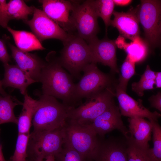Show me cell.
I'll list each match as a JSON object with an SVG mask.
<instances>
[{
	"instance_id": "obj_1",
	"label": "cell",
	"mask_w": 161,
	"mask_h": 161,
	"mask_svg": "<svg viewBox=\"0 0 161 161\" xmlns=\"http://www.w3.org/2000/svg\"><path fill=\"white\" fill-rule=\"evenodd\" d=\"M63 68L58 58H49L42 70L38 82L42 83L43 94L61 99L70 109L79 103L75 97L73 78Z\"/></svg>"
},
{
	"instance_id": "obj_2",
	"label": "cell",
	"mask_w": 161,
	"mask_h": 161,
	"mask_svg": "<svg viewBox=\"0 0 161 161\" xmlns=\"http://www.w3.org/2000/svg\"><path fill=\"white\" fill-rule=\"evenodd\" d=\"M63 44L58 61L73 78L80 79L84 68L90 63H95L90 48L84 40L72 33Z\"/></svg>"
},
{
	"instance_id": "obj_3",
	"label": "cell",
	"mask_w": 161,
	"mask_h": 161,
	"mask_svg": "<svg viewBox=\"0 0 161 161\" xmlns=\"http://www.w3.org/2000/svg\"><path fill=\"white\" fill-rule=\"evenodd\" d=\"M38 100V107L32 121L33 131L52 130L65 126L68 108L56 98L48 95L43 94Z\"/></svg>"
},
{
	"instance_id": "obj_4",
	"label": "cell",
	"mask_w": 161,
	"mask_h": 161,
	"mask_svg": "<svg viewBox=\"0 0 161 161\" xmlns=\"http://www.w3.org/2000/svg\"><path fill=\"white\" fill-rule=\"evenodd\" d=\"M65 126L49 131H33L30 134L27 147L29 160L39 161L60 152L66 140Z\"/></svg>"
},
{
	"instance_id": "obj_5",
	"label": "cell",
	"mask_w": 161,
	"mask_h": 161,
	"mask_svg": "<svg viewBox=\"0 0 161 161\" xmlns=\"http://www.w3.org/2000/svg\"><path fill=\"white\" fill-rule=\"evenodd\" d=\"M113 87L86 98L85 102L78 107L69 109L67 119L79 123L90 124L98 116L114 103L115 92Z\"/></svg>"
},
{
	"instance_id": "obj_6",
	"label": "cell",
	"mask_w": 161,
	"mask_h": 161,
	"mask_svg": "<svg viewBox=\"0 0 161 161\" xmlns=\"http://www.w3.org/2000/svg\"><path fill=\"white\" fill-rule=\"evenodd\" d=\"M65 129V141L89 161H93V156L99 139L90 125L67 119Z\"/></svg>"
},
{
	"instance_id": "obj_7",
	"label": "cell",
	"mask_w": 161,
	"mask_h": 161,
	"mask_svg": "<svg viewBox=\"0 0 161 161\" xmlns=\"http://www.w3.org/2000/svg\"><path fill=\"white\" fill-rule=\"evenodd\" d=\"M137 9V16L143 29L146 41L153 47H158L161 40V1L141 0Z\"/></svg>"
},
{
	"instance_id": "obj_8",
	"label": "cell",
	"mask_w": 161,
	"mask_h": 161,
	"mask_svg": "<svg viewBox=\"0 0 161 161\" xmlns=\"http://www.w3.org/2000/svg\"><path fill=\"white\" fill-rule=\"evenodd\" d=\"M83 72V75L75 84V96L78 103L83 98H87L114 86L112 75L100 70L96 63L89 64Z\"/></svg>"
},
{
	"instance_id": "obj_9",
	"label": "cell",
	"mask_w": 161,
	"mask_h": 161,
	"mask_svg": "<svg viewBox=\"0 0 161 161\" xmlns=\"http://www.w3.org/2000/svg\"><path fill=\"white\" fill-rule=\"evenodd\" d=\"M97 17L92 0H86L80 4L74 3L72 20L77 35L88 43L97 37L99 28Z\"/></svg>"
},
{
	"instance_id": "obj_10",
	"label": "cell",
	"mask_w": 161,
	"mask_h": 161,
	"mask_svg": "<svg viewBox=\"0 0 161 161\" xmlns=\"http://www.w3.org/2000/svg\"><path fill=\"white\" fill-rule=\"evenodd\" d=\"M32 19L23 21L28 25L39 40L54 38L63 43L69 37L70 33L65 31L58 24L49 18L43 11L34 7Z\"/></svg>"
},
{
	"instance_id": "obj_11",
	"label": "cell",
	"mask_w": 161,
	"mask_h": 161,
	"mask_svg": "<svg viewBox=\"0 0 161 161\" xmlns=\"http://www.w3.org/2000/svg\"><path fill=\"white\" fill-rule=\"evenodd\" d=\"M118 107L114 103L89 124L97 135L101 137L115 129H117L126 139L132 136L123 123Z\"/></svg>"
},
{
	"instance_id": "obj_12",
	"label": "cell",
	"mask_w": 161,
	"mask_h": 161,
	"mask_svg": "<svg viewBox=\"0 0 161 161\" xmlns=\"http://www.w3.org/2000/svg\"><path fill=\"white\" fill-rule=\"evenodd\" d=\"M126 139L111 137L99 139L93 161H128Z\"/></svg>"
},
{
	"instance_id": "obj_13",
	"label": "cell",
	"mask_w": 161,
	"mask_h": 161,
	"mask_svg": "<svg viewBox=\"0 0 161 161\" xmlns=\"http://www.w3.org/2000/svg\"><path fill=\"white\" fill-rule=\"evenodd\" d=\"M43 11L51 19L65 31L71 32L75 29L72 20L74 3L64 0L39 1Z\"/></svg>"
},
{
	"instance_id": "obj_14",
	"label": "cell",
	"mask_w": 161,
	"mask_h": 161,
	"mask_svg": "<svg viewBox=\"0 0 161 161\" xmlns=\"http://www.w3.org/2000/svg\"><path fill=\"white\" fill-rule=\"evenodd\" d=\"M115 96L117 99L121 114L129 118H147L149 121H157L161 114L156 111L152 112L145 108L141 99L136 100L125 92L116 86Z\"/></svg>"
},
{
	"instance_id": "obj_15",
	"label": "cell",
	"mask_w": 161,
	"mask_h": 161,
	"mask_svg": "<svg viewBox=\"0 0 161 161\" xmlns=\"http://www.w3.org/2000/svg\"><path fill=\"white\" fill-rule=\"evenodd\" d=\"M94 62L109 66L111 73H119L117 64L116 45L115 41L105 38L100 40L97 37L88 43Z\"/></svg>"
},
{
	"instance_id": "obj_16",
	"label": "cell",
	"mask_w": 161,
	"mask_h": 161,
	"mask_svg": "<svg viewBox=\"0 0 161 161\" xmlns=\"http://www.w3.org/2000/svg\"><path fill=\"white\" fill-rule=\"evenodd\" d=\"M12 56L17 66L32 78L38 82L45 62L36 55L24 52L14 45L9 44Z\"/></svg>"
},
{
	"instance_id": "obj_17",
	"label": "cell",
	"mask_w": 161,
	"mask_h": 161,
	"mask_svg": "<svg viewBox=\"0 0 161 161\" xmlns=\"http://www.w3.org/2000/svg\"><path fill=\"white\" fill-rule=\"evenodd\" d=\"M137 9H131L127 12L114 11V18L111 22V25L118 30L120 35L132 41L139 36L140 32Z\"/></svg>"
},
{
	"instance_id": "obj_18",
	"label": "cell",
	"mask_w": 161,
	"mask_h": 161,
	"mask_svg": "<svg viewBox=\"0 0 161 161\" xmlns=\"http://www.w3.org/2000/svg\"><path fill=\"white\" fill-rule=\"evenodd\" d=\"M34 6L27 5L23 0H12L7 3L0 0V26L7 28L9 22L12 19L27 20L33 13Z\"/></svg>"
},
{
	"instance_id": "obj_19",
	"label": "cell",
	"mask_w": 161,
	"mask_h": 161,
	"mask_svg": "<svg viewBox=\"0 0 161 161\" xmlns=\"http://www.w3.org/2000/svg\"><path fill=\"white\" fill-rule=\"evenodd\" d=\"M4 74L1 80L2 86L12 87L19 89L21 93L24 95L27 93L28 86L37 82L25 73L17 65L4 64Z\"/></svg>"
},
{
	"instance_id": "obj_20",
	"label": "cell",
	"mask_w": 161,
	"mask_h": 161,
	"mask_svg": "<svg viewBox=\"0 0 161 161\" xmlns=\"http://www.w3.org/2000/svg\"><path fill=\"white\" fill-rule=\"evenodd\" d=\"M128 121V130L136 143L145 150L148 149L152 129L151 122L140 117L129 118Z\"/></svg>"
},
{
	"instance_id": "obj_21",
	"label": "cell",
	"mask_w": 161,
	"mask_h": 161,
	"mask_svg": "<svg viewBox=\"0 0 161 161\" xmlns=\"http://www.w3.org/2000/svg\"><path fill=\"white\" fill-rule=\"evenodd\" d=\"M38 104V100L32 98L27 93L24 95L22 110L17 118L18 134H30L32 119Z\"/></svg>"
},
{
	"instance_id": "obj_22",
	"label": "cell",
	"mask_w": 161,
	"mask_h": 161,
	"mask_svg": "<svg viewBox=\"0 0 161 161\" xmlns=\"http://www.w3.org/2000/svg\"><path fill=\"white\" fill-rule=\"evenodd\" d=\"M7 29L12 35L16 47L21 50L28 52L45 49L34 34L24 31L15 30L8 26Z\"/></svg>"
},
{
	"instance_id": "obj_23",
	"label": "cell",
	"mask_w": 161,
	"mask_h": 161,
	"mask_svg": "<svg viewBox=\"0 0 161 161\" xmlns=\"http://www.w3.org/2000/svg\"><path fill=\"white\" fill-rule=\"evenodd\" d=\"M148 43L139 36L135 38L130 43L124 41L120 49H123L127 54V56L135 63L143 60L148 52Z\"/></svg>"
},
{
	"instance_id": "obj_24",
	"label": "cell",
	"mask_w": 161,
	"mask_h": 161,
	"mask_svg": "<svg viewBox=\"0 0 161 161\" xmlns=\"http://www.w3.org/2000/svg\"><path fill=\"white\" fill-rule=\"evenodd\" d=\"M22 104L15 97L0 95V125L8 123L17 124L18 119L15 115L14 109L16 106Z\"/></svg>"
},
{
	"instance_id": "obj_25",
	"label": "cell",
	"mask_w": 161,
	"mask_h": 161,
	"mask_svg": "<svg viewBox=\"0 0 161 161\" xmlns=\"http://www.w3.org/2000/svg\"><path fill=\"white\" fill-rule=\"evenodd\" d=\"M92 2L97 17L101 18L104 21L107 32L108 27L111 25V18L114 12L115 4L113 0H92Z\"/></svg>"
},
{
	"instance_id": "obj_26",
	"label": "cell",
	"mask_w": 161,
	"mask_h": 161,
	"mask_svg": "<svg viewBox=\"0 0 161 161\" xmlns=\"http://www.w3.org/2000/svg\"><path fill=\"white\" fill-rule=\"evenodd\" d=\"M149 121L152 125L153 147L147 150V153L151 161H161V127L157 121Z\"/></svg>"
},
{
	"instance_id": "obj_27",
	"label": "cell",
	"mask_w": 161,
	"mask_h": 161,
	"mask_svg": "<svg viewBox=\"0 0 161 161\" xmlns=\"http://www.w3.org/2000/svg\"><path fill=\"white\" fill-rule=\"evenodd\" d=\"M120 71L119 83L116 85V87L126 92L129 80L136 73L135 63L126 56L121 66Z\"/></svg>"
},
{
	"instance_id": "obj_28",
	"label": "cell",
	"mask_w": 161,
	"mask_h": 161,
	"mask_svg": "<svg viewBox=\"0 0 161 161\" xmlns=\"http://www.w3.org/2000/svg\"><path fill=\"white\" fill-rule=\"evenodd\" d=\"M126 139L128 161H151L147 154V150L142 148L136 143L133 136Z\"/></svg>"
},
{
	"instance_id": "obj_29",
	"label": "cell",
	"mask_w": 161,
	"mask_h": 161,
	"mask_svg": "<svg viewBox=\"0 0 161 161\" xmlns=\"http://www.w3.org/2000/svg\"><path fill=\"white\" fill-rule=\"evenodd\" d=\"M30 134H18L15 150L10 161H27V147Z\"/></svg>"
},
{
	"instance_id": "obj_30",
	"label": "cell",
	"mask_w": 161,
	"mask_h": 161,
	"mask_svg": "<svg viewBox=\"0 0 161 161\" xmlns=\"http://www.w3.org/2000/svg\"><path fill=\"white\" fill-rule=\"evenodd\" d=\"M54 157L55 161H90L66 141L61 151Z\"/></svg>"
},
{
	"instance_id": "obj_31",
	"label": "cell",
	"mask_w": 161,
	"mask_h": 161,
	"mask_svg": "<svg viewBox=\"0 0 161 161\" xmlns=\"http://www.w3.org/2000/svg\"><path fill=\"white\" fill-rule=\"evenodd\" d=\"M155 84L154 80L140 79L138 82H134L131 84L132 89L139 96L144 95L145 90L153 89Z\"/></svg>"
},
{
	"instance_id": "obj_32",
	"label": "cell",
	"mask_w": 161,
	"mask_h": 161,
	"mask_svg": "<svg viewBox=\"0 0 161 161\" xmlns=\"http://www.w3.org/2000/svg\"><path fill=\"white\" fill-rule=\"evenodd\" d=\"M0 61L4 64H8L11 61L10 56L9 55L5 41L0 38Z\"/></svg>"
},
{
	"instance_id": "obj_33",
	"label": "cell",
	"mask_w": 161,
	"mask_h": 161,
	"mask_svg": "<svg viewBox=\"0 0 161 161\" xmlns=\"http://www.w3.org/2000/svg\"><path fill=\"white\" fill-rule=\"evenodd\" d=\"M151 106L161 112V93L159 92L155 95H153L148 99Z\"/></svg>"
},
{
	"instance_id": "obj_34",
	"label": "cell",
	"mask_w": 161,
	"mask_h": 161,
	"mask_svg": "<svg viewBox=\"0 0 161 161\" xmlns=\"http://www.w3.org/2000/svg\"><path fill=\"white\" fill-rule=\"evenodd\" d=\"M156 72L151 70L149 66L148 65L145 71L141 76L140 79L154 80Z\"/></svg>"
},
{
	"instance_id": "obj_35",
	"label": "cell",
	"mask_w": 161,
	"mask_h": 161,
	"mask_svg": "<svg viewBox=\"0 0 161 161\" xmlns=\"http://www.w3.org/2000/svg\"><path fill=\"white\" fill-rule=\"evenodd\" d=\"M156 88H160L161 87V72H156L155 78L154 80Z\"/></svg>"
},
{
	"instance_id": "obj_36",
	"label": "cell",
	"mask_w": 161,
	"mask_h": 161,
	"mask_svg": "<svg viewBox=\"0 0 161 161\" xmlns=\"http://www.w3.org/2000/svg\"><path fill=\"white\" fill-rule=\"evenodd\" d=\"M115 5L120 6H125L130 4L132 1L130 0H113Z\"/></svg>"
},
{
	"instance_id": "obj_37",
	"label": "cell",
	"mask_w": 161,
	"mask_h": 161,
	"mask_svg": "<svg viewBox=\"0 0 161 161\" xmlns=\"http://www.w3.org/2000/svg\"><path fill=\"white\" fill-rule=\"evenodd\" d=\"M0 95L2 96H4L7 94L4 90L2 85L1 80H0Z\"/></svg>"
},
{
	"instance_id": "obj_38",
	"label": "cell",
	"mask_w": 161,
	"mask_h": 161,
	"mask_svg": "<svg viewBox=\"0 0 161 161\" xmlns=\"http://www.w3.org/2000/svg\"><path fill=\"white\" fill-rule=\"evenodd\" d=\"M1 129H0V133ZM0 161H10L9 160L7 161L6 160L3 156V153L2 151V148L1 145L0 143Z\"/></svg>"
},
{
	"instance_id": "obj_39",
	"label": "cell",
	"mask_w": 161,
	"mask_h": 161,
	"mask_svg": "<svg viewBox=\"0 0 161 161\" xmlns=\"http://www.w3.org/2000/svg\"><path fill=\"white\" fill-rule=\"evenodd\" d=\"M39 161H55L54 156H50L46 158Z\"/></svg>"
},
{
	"instance_id": "obj_40",
	"label": "cell",
	"mask_w": 161,
	"mask_h": 161,
	"mask_svg": "<svg viewBox=\"0 0 161 161\" xmlns=\"http://www.w3.org/2000/svg\"><path fill=\"white\" fill-rule=\"evenodd\" d=\"M27 161H31L30 160H27Z\"/></svg>"
}]
</instances>
